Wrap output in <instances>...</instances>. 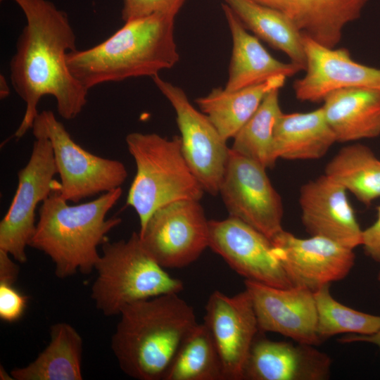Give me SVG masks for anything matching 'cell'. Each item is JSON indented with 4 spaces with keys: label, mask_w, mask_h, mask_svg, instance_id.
<instances>
[{
    "label": "cell",
    "mask_w": 380,
    "mask_h": 380,
    "mask_svg": "<svg viewBox=\"0 0 380 380\" xmlns=\"http://www.w3.org/2000/svg\"><path fill=\"white\" fill-rule=\"evenodd\" d=\"M286 77L277 75L236 91L217 87L196 103L225 141L234 138L256 111L267 94L281 89Z\"/></svg>",
    "instance_id": "7402d4cb"
},
{
    "label": "cell",
    "mask_w": 380,
    "mask_h": 380,
    "mask_svg": "<svg viewBox=\"0 0 380 380\" xmlns=\"http://www.w3.org/2000/svg\"><path fill=\"white\" fill-rule=\"evenodd\" d=\"M341 343L365 342L375 345L380 348V329L369 335L347 334L339 339Z\"/></svg>",
    "instance_id": "836d02e7"
},
{
    "label": "cell",
    "mask_w": 380,
    "mask_h": 380,
    "mask_svg": "<svg viewBox=\"0 0 380 380\" xmlns=\"http://www.w3.org/2000/svg\"><path fill=\"white\" fill-rule=\"evenodd\" d=\"M277 158L315 160L336 142L322 107L307 113H282L274 129Z\"/></svg>",
    "instance_id": "44dd1931"
},
{
    "label": "cell",
    "mask_w": 380,
    "mask_h": 380,
    "mask_svg": "<svg viewBox=\"0 0 380 380\" xmlns=\"http://www.w3.org/2000/svg\"><path fill=\"white\" fill-rule=\"evenodd\" d=\"M163 380H224L220 359L204 322L181 343Z\"/></svg>",
    "instance_id": "4316f807"
},
{
    "label": "cell",
    "mask_w": 380,
    "mask_h": 380,
    "mask_svg": "<svg viewBox=\"0 0 380 380\" xmlns=\"http://www.w3.org/2000/svg\"><path fill=\"white\" fill-rule=\"evenodd\" d=\"M346 191L326 175L304 184L299 196L301 220L311 236L325 237L354 250L362 244V229Z\"/></svg>",
    "instance_id": "e0dca14e"
},
{
    "label": "cell",
    "mask_w": 380,
    "mask_h": 380,
    "mask_svg": "<svg viewBox=\"0 0 380 380\" xmlns=\"http://www.w3.org/2000/svg\"><path fill=\"white\" fill-rule=\"evenodd\" d=\"M59 182L39 208V220L29 246L48 255L55 265L58 278L77 272L90 273L100 254L97 248L107 234L122 219L106 218L120 199L121 187L102 194L96 199L70 205L58 191Z\"/></svg>",
    "instance_id": "277c9868"
},
{
    "label": "cell",
    "mask_w": 380,
    "mask_h": 380,
    "mask_svg": "<svg viewBox=\"0 0 380 380\" xmlns=\"http://www.w3.org/2000/svg\"><path fill=\"white\" fill-rule=\"evenodd\" d=\"M142 244L164 268L196 260L209 244V220L200 201L184 199L157 209L139 232Z\"/></svg>",
    "instance_id": "9c48e42d"
},
{
    "label": "cell",
    "mask_w": 380,
    "mask_h": 380,
    "mask_svg": "<svg viewBox=\"0 0 380 380\" xmlns=\"http://www.w3.org/2000/svg\"><path fill=\"white\" fill-rule=\"evenodd\" d=\"M267 6L276 8L286 14L288 10V0H254Z\"/></svg>",
    "instance_id": "e575fe53"
},
{
    "label": "cell",
    "mask_w": 380,
    "mask_h": 380,
    "mask_svg": "<svg viewBox=\"0 0 380 380\" xmlns=\"http://www.w3.org/2000/svg\"><path fill=\"white\" fill-rule=\"evenodd\" d=\"M13 1L26 18L9 64L11 84L25 103L14 134L19 139L32 128L42 97L53 96L61 117L72 120L87 104L89 90L67 64V53L77 49L76 35L67 14L48 0Z\"/></svg>",
    "instance_id": "6da1fadb"
},
{
    "label": "cell",
    "mask_w": 380,
    "mask_h": 380,
    "mask_svg": "<svg viewBox=\"0 0 380 380\" xmlns=\"http://www.w3.org/2000/svg\"><path fill=\"white\" fill-rule=\"evenodd\" d=\"M280 89H274L265 96L260 105L233 138L231 148L257 162L264 167L272 168L278 160L274 142L276 122L283 113L279 100Z\"/></svg>",
    "instance_id": "83f0119b"
},
{
    "label": "cell",
    "mask_w": 380,
    "mask_h": 380,
    "mask_svg": "<svg viewBox=\"0 0 380 380\" xmlns=\"http://www.w3.org/2000/svg\"><path fill=\"white\" fill-rule=\"evenodd\" d=\"M219 194L229 213L272 239L282 231L283 204L266 168L229 148Z\"/></svg>",
    "instance_id": "30bf717a"
},
{
    "label": "cell",
    "mask_w": 380,
    "mask_h": 380,
    "mask_svg": "<svg viewBox=\"0 0 380 380\" xmlns=\"http://www.w3.org/2000/svg\"><path fill=\"white\" fill-rule=\"evenodd\" d=\"M50 141L35 137L26 165L18 172V186L10 207L0 222V249L16 261H27L26 247L36 229L37 205L51 194L58 182Z\"/></svg>",
    "instance_id": "ba28073f"
},
{
    "label": "cell",
    "mask_w": 380,
    "mask_h": 380,
    "mask_svg": "<svg viewBox=\"0 0 380 380\" xmlns=\"http://www.w3.org/2000/svg\"><path fill=\"white\" fill-rule=\"evenodd\" d=\"M222 7L232 38V54L224 87L226 90L236 91L277 75L291 77L303 70L292 62L284 63L274 58L256 36L247 32L227 5L223 4Z\"/></svg>",
    "instance_id": "d6986e66"
},
{
    "label": "cell",
    "mask_w": 380,
    "mask_h": 380,
    "mask_svg": "<svg viewBox=\"0 0 380 380\" xmlns=\"http://www.w3.org/2000/svg\"><path fill=\"white\" fill-rule=\"evenodd\" d=\"M152 79L175 109L182 151L189 167L204 191L217 195L229 156L227 141L208 116L190 103L182 88L159 75Z\"/></svg>",
    "instance_id": "8fae6325"
},
{
    "label": "cell",
    "mask_w": 380,
    "mask_h": 380,
    "mask_svg": "<svg viewBox=\"0 0 380 380\" xmlns=\"http://www.w3.org/2000/svg\"><path fill=\"white\" fill-rule=\"evenodd\" d=\"M378 279H379V282H380V272H379V274Z\"/></svg>",
    "instance_id": "74e56055"
},
{
    "label": "cell",
    "mask_w": 380,
    "mask_h": 380,
    "mask_svg": "<svg viewBox=\"0 0 380 380\" xmlns=\"http://www.w3.org/2000/svg\"><path fill=\"white\" fill-rule=\"evenodd\" d=\"M322 106L336 141L349 142L380 135V91L353 87L334 91Z\"/></svg>",
    "instance_id": "ffe728a7"
},
{
    "label": "cell",
    "mask_w": 380,
    "mask_h": 380,
    "mask_svg": "<svg viewBox=\"0 0 380 380\" xmlns=\"http://www.w3.org/2000/svg\"><path fill=\"white\" fill-rule=\"evenodd\" d=\"M324 175L365 205L380 198V160L365 145L356 144L341 148L327 164Z\"/></svg>",
    "instance_id": "484cf974"
},
{
    "label": "cell",
    "mask_w": 380,
    "mask_h": 380,
    "mask_svg": "<svg viewBox=\"0 0 380 380\" xmlns=\"http://www.w3.org/2000/svg\"><path fill=\"white\" fill-rule=\"evenodd\" d=\"M367 0H288V15L300 32L329 48L345 26L357 20Z\"/></svg>",
    "instance_id": "cb8c5ba5"
},
{
    "label": "cell",
    "mask_w": 380,
    "mask_h": 380,
    "mask_svg": "<svg viewBox=\"0 0 380 380\" xmlns=\"http://www.w3.org/2000/svg\"><path fill=\"white\" fill-rule=\"evenodd\" d=\"M376 220L362 230V244L365 253L372 259L380 262V205L377 208Z\"/></svg>",
    "instance_id": "1f68e13d"
},
{
    "label": "cell",
    "mask_w": 380,
    "mask_h": 380,
    "mask_svg": "<svg viewBox=\"0 0 380 380\" xmlns=\"http://www.w3.org/2000/svg\"><path fill=\"white\" fill-rule=\"evenodd\" d=\"M185 0H124L122 18L125 22L156 13L177 15Z\"/></svg>",
    "instance_id": "f546056e"
},
{
    "label": "cell",
    "mask_w": 380,
    "mask_h": 380,
    "mask_svg": "<svg viewBox=\"0 0 380 380\" xmlns=\"http://www.w3.org/2000/svg\"><path fill=\"white\" fill-rule=\"evenodd\" d=\"M18 274L19 266L7 252L0 249V283L14 284Z\"/></svg>",
    "instance_id": "d6a6232c"
},
{
    "label": "cell",
    "mask_w": 380,
    "mask_h": 380,
    "mask_svg": "<svg viewBox=\"0 0 380 380\" xmlns=\"http://www.w3.org/2000/svg\"><path fill=\"white\" fill-rule=\"evenodd\" d=\"M27 304V297L13 284L0 283V317L8 322H15L22 316Z\"/></svg>",
    "instance_id": "4dcf8cb0"
},
{
    "label": "cell",
    "mask_w": 380,
    "mask_h": 380,
    "mask_svg": "<svg viewBox=\"0 0 380 380\" xmlns=\"http://www.w3.org/2000/svg\"><path fill=\"white\" fill-rule=\"evenodd\" d=\"M176 15L156 13L125 22L113 35L91 48L69 51L72 75L88 90L109 82L149 76L179 60L174 36Z\"/></svg>",
    "instance_id": "7a4b0ae2"
},
{
    "label": "cell",
    "mask_w": 380,
    "mask_h": 380,
    "mask_svg": "<svg viewBox=\"0 0 380 380\" xmlns=\"http://www.w3.org/2000/svg\"><path fill=\"white\" fill-rule=\"evenodd\" d=\"M31 129L34 137H44L50 141L61 179L58 189L68 202L77 203L120 188L127 179V170L122 162L83 148L51 110L39 113Z\"/></svg>",
    "instance_id": "52a82bcc"
},
{
    "label": "cell",
    "mask_w": 380,
    "mask_h": 380,
    "mask_svg": "<svg viewBox=\"0 0 380 380\" xmlns=\"http://www.w3.org/2000/svg\"><path fill=\"white\" fill-rule=\"evenodd\" d=\"M111 338L121 370L138 380H163L185 336L198 323L179 293L163 294L125 306Z\"/></svg>",
    "instance_id": "3957f363"
},
{
    "label": "cell",
    "mask_w": 380,
    "mask_h": 380,
    "mask_svg": "<svg viewBox=\"0 0 380 380\" xmlns=\"http://www.w3.org/2000/svg\"><path fill=\"white\" fill-rule=\"evenodd\" d=\"M0 377H1L0 378L1 379H4H4H9V380L13 379L11 374L9 375L2 366H1L0 367Z\"/></svg>",
    "instance_id": "8d00e7d4"
},
{
    "label": "cell",
    "mask_w": 380,
    "mask_h": 380,
    "mask_svg": "<svg viewBox=\"0 0 380 380\" xmlns=\"http://www.w3.org/2000/svg\"><path fill=\"white\" fill-rule=\"evenodd\" d=\"M331 360L315 346L276 341L257 335L244 367L243 379L324 380Z\"/></svg>",
    "instance_id": "ac0fdd59"
},
{
    "label": "cell",
    "mask_w": 380,
    "mask_h": 380,
    "mask_svg": "<svg viewBox=\"0 0 380 380\" xmlns=\"http://www.w3.org/2000/svg\"><path fill=\"white\" fill-rule=\"evenodd\" d=\"M260 331L281 334L295 342L317 345L313 291L300 286L280 288L245 280Z\"/></svg>",
    "instance_id": "9a60e30c"
},
{
    "label": "cell",
    "mask_w": 380,
    "mask_h": 380,
    "mask_svg": "<svg viewBox=\"0 0 380 380\" xmlns=\"http://www.w3.org/2000/svg\"><path fill=\"white\" fill-rule=\"evenodd\" d=\"M271 240L293 285L313 292L346 277L355 264L353 249L325 237L301 239L283 229Z\"/></svg>",
    "instance_id": "5bb4252c"
},
{
    "label": "cell",
    "mask_w": 380,
    "mask_h": 380,
    "mask_svg": "<svg viewBox=\"0 0 380 380\" xmlns=\"http://www.w3.org/2000/svg\"><path fill=\"white\" fill-rule=\"evenodd\" d=\"M49 345L31 363L11 372L15 380H82V338L70 324L51 327Z\"/></svg>",
    "instance_id": "d4e9b609"
},
{
    "label": "cell",
    "mask_w": 380,
    "mask_h": 380,
    "mask_svg": "<svg viewBox=\"0 0 380 380\" xmlns=\"http://www.w3.org/2000/svg\"><path fill=\"white\" fill-rule=\"evenodd\" d=\"M317 309V332L322 339L341 334H372L380 329V316L362 312L336 300L329 284L314 292Z\"/></svg>",
    "instance_id": "f1b7e54d"
},
{
    "label": "cell",
    "mask_w": 380,
    "mask_h": 380,
    "mask_svg": "<svg viewBox=\"0 0 380 380\" xmlns=\"http://www.w3.org/2000/svg\"><path fill=\"white\" fill-rule=\"evenodd\" d=\"M137 172L126 203L137 213L141 231L159 208L184 199L201 201L205 192L182 151L180 137L132 132L125 138Z\"/></svg>",
    "instance_id": "5b68a950"
},
{
    "label": "cell",
    "mask_w": 380,
    "mask_h": 380,
    "mask_svg": "<svg viewBox=\"0 0 380 380\" xmlns=\"http://www.w3.org/2000/svg\"><path fill=\"white\" fill-rule=\"evenodd\" d=\"M258 38L284 52L302 70L306 68L303 34L285 13L254 0H222Z\"/></svg>",
    "instance_id": "603a6c76"
},
{
    "label": "cell",
    "mask_w": 380,
    "mask_h": 380,
    "mask_svg": "<svg viewBox=\"0 0 380 380\" xmlns=\"http://www.w3.org/2000/svg\"><path fill=\"white\" fill-rule=\"evenodd\" d=\"M203 322L217 350L223 379H243L249 352L260 331L248 291L232 296L213 291L205 305Z\"/></svg>",
    "instance_id": "4fadbf2b"
},
{
    "label": "cell",
    "mask_w": 380,
    "mask_h": 380,
    "mask_svg": "<svg viewBox=\"0 0 380 380\" xmlns=\"http://www.w3.org/2000/svg\"><path fill=\"white\" fill-rule=\"evenodd\" d=\"M10 94V88L4 75H0V98L6 99Z\"/></svg>",
    "instance_id": "d590c367"
},
{
    "label": "cell",
    "mask_w": 380,
    "mask_h": 380,
    "mask_svg": "<svg viewBox=\"0 0 380 380\" xmlns=\"http://www.w3.org/2000/svg\"><path fill=\"white\" fill-rule=\"evenodd\" d=\"M208 248L245 280L280 288L293 286L274 254L272 240L236 217L209 220Z\"/></svg>",
    "instance_id": "7c38bea8"
},
{
    "label": "cell",
    "mask_w": 380,
    "mask_h": 380,
    "mask_svg": "<svg viewBox=\"0 0 380 380\" xmlns=\"http://www.w3.org/2000/svg\"><path fill=\"white\" fill-rule=\"evenodd\" d=\"M306 57L305 75L295 81L297 99L319 102L329 93L361 87L380 91V69L353 60L345 48L325 46L303 34Z\"/></svg>",
    "instance_id": "2e32d148"
},
{
    "label": "cell",
    "mask_w": 380,
    "mask_h": 380,
    "mask_svg": "<svg viewBox=\"0 0 380 380\" xmlns=\"http://www.w3.org/2000/svg\"><path fill=\"white\" fill-rule=\"evenodd\" d=\"M91 297L106 316L119 315L132 303L184 289L182 281L168 274L144 247L139 232L101 245Z\"/></svg>",
    "instance_id": "8992f818"
}]
</instances>
